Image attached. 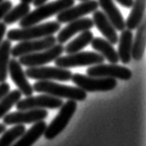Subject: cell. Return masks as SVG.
<instances>
[{
	"label": "cell",
	"mask_w": 146,
	"mask_h": 146,
	"mask_svg": "<svg viewBox=\"0 0 146 146\" xmlns=\"http://www.w3.org/2000/svg\"><path fill=\"white\" fill-rule=\"evenodd\" d=\"M75 0H55L54 2L43 4L36 7L35 11L29 12L22 20H20L19 25L21 27H27L34 25H38L43 20L57 15L58 13L74 6Z\"/></svg>",
	"instance_id": "6da1fadb"
},
{
	"label": "cell",
	"mask_w": 146,
	"mask_h": 146,
	"mask_svg": "<svg viewBox=\"0 0 146 146\" xmlns=\"http://www.w3.org/2000/svg\"><path fill=\"white\" fill-rule=\"evenodd\" d=\"M61 29V24L58 22H47L40 25H34L22 29H11L7 32V38L9 40L23 41L46 38L54 35Z\"/></svg>",
	"instance_id": "7a4b0ae2"
},
{
	"label": "cell",
	"mask_w": 146,
	"mask_h": 146,
	"mask_svg": "<svg viewBox=\"0 0 146 146\" xmlns=\"http://www.w3.org/2000/svg\"><path fill=\"white\" fill-rule=\"evenodd\" d=\"M32 87L36 92L44 93L58 98H67L68 100L84 101L87 97L86 92L81 88L56 84L52 81H38Z\"/></svg>",
	"instance_id": "3957f363"
},
{
	"label": "cell",
	"mask_w": 146,
	"mask_h": 146,
	"mask_svg": "<svg viewBox=\"0 0 146 146\" xmlns=\"http://www.w3.org/2000/svg\"><path fill=\"white\" fill-rule=\"evenodd\" d=\"M76 110H77V101L68 100L66 103H63L58 114L51 122V124L46 127L45 132L43 134L44 137L47 140H54L55 137H57L68 125Z\"/></svg>",
	"instance_id": "277c9868"
},
{
	"label": "cell",
	"mask_w": 146,
	"mask_h": 146,
	"mask_svg": "<svg viewBox=\"0 0 146 146\" xmlns=\"http://www.w3.org/2000/svg\"><path fill=\"white\" fill-rule=\"evenodd\" d=\"M104 57L98 52H82L68 54L66 56H59L54 60L55 66L62 68H69L76 67H84V66H94L102 64Z\"/></svg>",
	"instance_id": "5b68a950"
},
{
	"label": "cell",
	"mask_w": 146,
	"mask_h": 146,
	"mask_svg": "<svg viewBox=\"0 0 146 146\" xmlns=\"http://www.w3.org/2000/svg\"><path fill=\"white\" fill-rule=\"evenodd\" d=\"M71 81L77 87L85 92H107L113 90L117 86V81L115 79L91 77L80 73L72 74Z\"/></svg>",
	"instance_id": "8992f818"
},
{
	"label": "cell",
	"mask_w": 146,
	"mask_h": 146,
	"mask_svg": "<svg viewBox=\"0 0 146 146\" xmlns=\"http://www.w3.org/2000/svg\"><path fill=\"white\" fill-rule=\"evenodd\" d=\"M26 77L38 81H60L68 82L71 80L72 72L68 68L58 67H32L25 71Z\"/></svg>",
	"instance_id": "52a82bcc"
},
{
	"label": "cell",
	"mask_w": 146,
	"mask_h": 146,
	"mask_svg": "<svg viewBox=\"0 0 146 146\" xmlns=\"http://www.w3.org/2000/svg\"><path fill=\"white\" fill-rule=\"evenodd\" d=\"M63 52H64V46L62 44H55L44 51L20 56L19 63L22 66H25L28 68L40 67L54 61L56 58L62 55Z\"/></svg>",
	"instance_id": "ba28073f"
},
{
	"label": "cell",
	"mask_w": 146,
	"mask_h": 146,
	"mask_svg": "<svg viewBox=\"0 0 146 146\" xmlns=\"http://www.w3.org/2000/svg\"><path fill=\"white\" fill-rule=\"evenodd\" d=\"M56 38L54 36H49L46 38L31 39V40H23L11 48V54L13 57H20L22 55L38 52L52 47L56 44Z\"/></svg>",
	"instance_id": "9c48e42d"
},
{
	"label": "cell",
	"mask_w": 146,
	"mask_h": 146,
	"mask_svg": "<svg viewBox=\"0 0 146 146\" xmlns=\"http://www.w3.org/2000/svg\"><path fill=\"white\" fill-rule=\"evenodd\" d=\"M87 75L91 77L112 78L115 80L128 81L132 77V71L129 68L116 64H98L87 68Z\"/></svg>",
	"instance_id": "30bf717a"
},
{
	"label": "cell",
	"mask_w": 146,
	"mask_h": 146,
	"mask_svg": "<svg viewBox=\"0 0 146 146\" xmlns=\"http://www.w3.org/2000/svg\"><path fill=\"white\" fill-rule=\"evenodd\" d=\"M18 111H25L32 109H59L63 105L62 98H58L47 94L27 97L25 99H20L15 104Z\"/></svg>",
	"instance_id": "8fae6325"
},
{
	"label": "cell",
	"mask_w": 146,
	"mask_h": 146,
	"mask_svg": "<svg viewBox=\"0 0 146 146\" xmlns=\"http://www.w3.org/2000/svg\"><path fill=\"white\" fill-rule=\"evenodd\" d=\"M48 111L45 109H32L25 111H18L7 113L3 117L4 125H24L33 124L47 118Z\"/></svg>",
	"instance_id": "7c38bea8"
},
{
	"label": "cell",
	"mask_w": 146,
	"mask_h": 146,
	"mask_svg": "<svg viewBox=\"0 0 146 146\" xmlns=\"http://www.w3.org/2000/svg\"><path fill=\"white\" fill-rule=\"evenodd\" d=\"M98 3L97 0H88L79 4L72 6L56 15V22L59 24H67L75 20L81 19L84 16L98 11Z\"/></svg>",
	"instance_id": "4fadbf2b"
},
{
	"label": "cell",
	"mask_w": 146,
	"mask_h": 146,
	"mask_svg": "<svg viewBox=\"0 0 146 146\" xmlns=\"http://www.w3.org/2000/svg\"><path fill=\"white\" fill-rule=\"evenodd\" d=\"M8 72L9 73L12 82L16 84L18 90L22 93V95L25 96V97H30L33 95L34 90H33L32 85L29 84L25 73L23 70L22 65L15 58L9 59Z\"/></svg>",
	"instance_id": "5bb4252c"
},
{
	"label": "cell",
	"mask_w": 146,
	"mask_h": 146,
	"mask_svg": "<svg viewBox=\"0 0 146 146\" xmlns=\"http://www.w3.org/2000/svg\"><path fill=\"white\" fill-rule=\"evenodd\" d=\"M93 27H94V22L90 18H81L75 20V21L68 23V25L62 30L60 29L56 38V41H58L59 44H64L77 33L90 30Z\"/></svg>",
	"instance_id": "9a60e30c"
},
{
	"label": "cell",
	"mask_w": 146,
	"mask_h": 146,
	"mask_svg": "<svg viewBox=\"0 0 146 146\" xmlns=\"http://www.w3.org/2000/svg\"><path fill=\"white\" fill-rule=\"evenodd\" d=\"M93 22L94 25L97 26L99 32L104 36V38L108 40L111 45H114L118 43L119 36L116 33L115 28L111 24L109 19L106 17V15L100 11H96L93 12Z\"/></svg>",
	"instance_id": "2e32d148"
},
{
	"label": "cell",
	"mask_w": 146,
	"mask_h": 146,
	"mask_svg": "<svg viewBox=\"0 0 146 146\" xmlns=\"http://www.w3.org/2000/svg\"><path fill=\"white\" fill-rule=\"evenodd\" d=\"M98 7L103 9V13L113 25L115 30L123 31L125 29V21L121 11L115 6L113 0H98Z\"/></svg>",
	"instance_id": "e0dca14e"
},
{
	"label": "cell",
	"mask_w": 146,
	"mask_h": 146,
	"mask_svg": "<svg viewBox=\"0 0 146 146\" xmlns=\"http://www.w3.org/2000/svg\"><path fill=\"white\" fill-rule=\"evenodd\" d=\"M46 127L47 124L44 120L35 123V125H33L29 130H25V133L19 138V140L11 146H32L44 134Z\"/></svg>",
	"instance_id": "ac0fdd59"
},
{
	"label": "cell",
	"mask_w": 146,
	"mask_h": 146,
	"mask_svg": "<svg viewBox=\"0 0 146 146\" xmlns=\"http://www.w3.org/2000/svg\"><path fill=\"white\" fill-rule=\"evenodd\" d=\"M118 56L123 64H128L131 61V52L133 45V33L131 30H123L118 38Z\"/></svg>",
	"instance_id": "d6986e66"
},
{
	"label": "cell",
	"mask_w": 146,
	"mask_h": 146,
	"mask_svg": "<svg viewBox=\"0 0 146 146\" xmlns=\"http://www.w3.org/2000/svg\"><path fill=\"white\" fill-rule=\"evenodd\" d=\"M92 48L98 52L99 54H101L104 59L108 60L111 64H117L119 62V56L116 50L108 40L102 38H95L91 41Z\"/></svg>",
	"instance_id": "ffe728a7"
},
{
	"label": "cell",
	"mask_w": 146,
	"mask_h": 146,
	"mask_svg": "<svg viewBox=\"0 0 146 146\" xmlns=\"http://www.w3.org/2000/svg\"><path fill=\"white\" fill-rule=\"evenodd\" d=\"M146 0H134L131 7V11L125 22V28L128 30H135L145 19Z\"/></svg>",
	"instance_id": "44dd1931"
},
{
	"label": "cell",
	"mask_w": 146,
	"mask_h": 146,
	"mask_svg": "<svg viewBox=\"0 0 146 146\" xmlns=\"http://www.w3.org/2000/svg\"><path fill=\"white\" fill-rule=\"evenodd\" d=\"M132 45L131 57L136 61L141 60L145 51V41H146V21L145 19L141 24L137 27V32Z\"/></svg>",
	"instance_id": "7402d4cb"
},
{
	"label": "cell",
	"mask_w": 146,
	"mask_h": 146,
	"mask_svg": "<svg viewBox=\"0 0 146 146\" xmlns=\"http://www.w3.org/2000/svg\"><path fill=\"white\" fill-rule=\"evenodd\" d=\"M93 38H94V36L90 30L82 31L77 38L69 42L66 47H64V52H67L68 54L78 52L90 44Z\"/></svg>",
	"instance_id": "603a6c76"
},
{
	"label": "cell",
	"mask_w": 146,
	"mask_h": 146,
	"mask_svg": "<svg viewBox=\"0 0 146 146\" xmlns=\"http://www.w3.org/2000/svg\"><path fill=\"white\" fill-rule=\"evenodd\" d=\"M11 41L3 40L0 44V84L6 82L8 78V67L11 51Z\"/></svg>",
	"instance_id": "cb8c5ba5"
},
{
	"label": "cell",
	"mask_w": 146,
	"mask_h": 146,
	"mask_svg": "<svg viewBox=\"0 0 146 146\" xmlns=\"http://www.w3.org/2000/svg\"><path fill=\"white\" fill-rule=\"evenodd\" d=\"M29 12H30V5L20 3L19 5L9 9V11L3 18V23L7 25L15 24L16 22L22 20L25 15H27Z\"/></svg>",
	"instance_id": "d4e9b609"
},
{
	"label": "cell",
	"mask_w": 146,
	"mask_h": 146,
	"mask_svg": "<svg viewBox=\"0 0 146 146\" xmlns=\"http://www.w3.org/2000/svg\"><path fill=\"white\" fill-rule=\"evenodd\" d=\"M25 132V127L24 125H15L12 128L2 133L0 138V146H11Z\"/></svg>",
	"instance_id": "484cf974"
},
{
	"label": "cell",
	"mask_w": 146,
	"mask_h": 146,
	"mask_svg": "<svg viewBox=\"0 0 146 146\" xmlns=\"http://www.w3.org/2000/svg\"><path fill=\"white\" fill-rule=\"evenodd\" d=\"M22 98V93L19 90H13L9 92L1 100H0V119L3 118L8 113L13 106H14Z\"/></svg>",
	"instance_id": "4316f807"
},
{
	"label": "cell",
	"mask_w": 146,
	"mask_h": 146,
	"mask_svg": "<svg viewBox=\"0 0 146 146\" xmlns=\"http://www.w3.org/2000/svg\"><path fill=\"white\" fill-rule=\"evenodd\" d=\"M12 8V3L9 0H3L0 2V20L5 17V15Z\"/></svg>",
	"instance_id": "83f0119b"
},
{
	"label": "cell",
	"mask_w": 146,
	"mask_h": 146,
	"mask_svg": "<svg viewBox=\"0 0 146 146\" xmlns=\"http://www.w3.org/2000/svg\"><path fill=\"white\" fill-rule=\"evenodd\" d=\"M11 90V86L8 84V82H1L0 84V100L5 97V96L8 94Z\"/></svg>",
	"instance_id": "f1b7e54d"
},
{
	"label": "cell",
	"mask_w": 146,
	"mask_h": 146,
	"mask_svg": "<svg viewBox=\"0 0 146 146\" xmlns=\"http://www.w3.org/2000/svg\"><path fill=\"white\" fill-rule=\"evenodd\" d=\"M116 2H118L119 4L122 5L125 8H131L132 5L134 3V0H115Z\"/></svg>",
	"instance_id": "f546056e"
},
{
	"label": "cell",
	"mask_w": 146,
	"mask_h": 146,
	"mask_svg": "<svg viewBox=\"0 0 146 146\" xmlns=\"http://www.w3.org/2000/svg\"><path fill=\"white\" fill-rule=\"evenodd\" d=\"M7 32V25H5L4 23H0V44L3 41V38Z\"/></svg>",
	"instance_id": "4dcf8cb0"
},
{
	"label": "cell",
	"mask_w": 146,
	"mask_h": 146,
	"mask_svg": "<svg viewBox=\"0 0 146 146\" xmlns=\"http://www.w3.org/2000/svg\"><path fill=\"white\" fill-rule=\"evenodd\" d=\"M48 0H33V4H34L35 7H38V6H41L43 4H45Z\"/></svg>",
	"instance_id": "1f68e13d"
},
{
	"label": "cell",
	"mask_w": 146,
	"mask_h": 146,
	"mask_svg": "<svg viewBox=\"0 0 146 146\" xmlns=\"http://www.w3.org/2000/svg\"><path fill=\"white\" fill-rule=\"evenodd\" d=\"M6 131V125L4 124H0V134H2L3 132Z\"/></svg>",
	"instance_id": "d6a6232c"
},
{
	"label": "cell",
	"mask_w": 146,
	"mask_h": 146,
	"mask_svg": "<svg viewBox=\"0 0 146 146\" xmlns=\"http://www.w3.org/2000/svg\"><path fill=\"white\" fill-rule=\"evenodd\" d=\"M33 2V0H21V3H25V4H28L30 5Z\"/></svg>",
	"instance_id": "836d02e7"
},
{
	"label": "cell",
	"mask_w": 146,
	"mask_h": 146,
	"mask_svg": "<svg viewBox=\"0 0 146 146\" xmlns=\"http://www.w3.org/2000/svg\"><path fill=\"white\" fill-rule=\"evenodd\" d=\"M82 2H84V1H88V0H81Z\"/></svg>",
	"instance_id": "e575fe53"
},
{
	"label": "cell",
	"mask_w": 146,
	"mask_h": 146,
	"mask_svg": "<svg viewBox=\"0 0 146 146\" xmlns=\"http://www.w3.org/2000/svg\"><path fill=\"white\" fill-rule=\"evenodd\" d=\"M3 1V0H0V2H2Z\"/></svg>",
	"instance_id": "d590c367"
}]
</instances>
